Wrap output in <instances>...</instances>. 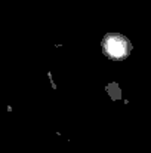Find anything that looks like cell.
<instances>
[{
  "label": "cell",
  "instance_id": "obj_1",
  "mask_svg": "<svg viewBox=\"0 0 151 153\" xmlns=\"http://www.w3.org/2000/svg\"><path fill=\"white\" fill-rule=\"evenodd\" d=\"M101 46H102L104 55L108 59H113V61H123L132 52L130 40L126 36L120 34V33H108V34H105L102 42H101Z\"/></svg>",
  "mask_w": 151,
  "mask_h": 153
}]
</instances>
